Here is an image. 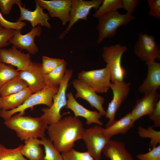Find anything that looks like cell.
<instances>
[{
	"label": "cell",
	"instance_id": "6da1fadb",
	"mask_svg": "<svg viewBox=\"0 0 160 160\" xmlns=\"http://www.w3.org/2000/svg\"><path fill=\"white\" fill-rule=\"evenodd\" d=\"M46 130L49 139L61 153L73 148L76 141L83 139L85 131L81 121L71 115L48 125Z\"/></svg>",
	"mask_w": 160,
	"mask_h": 160
},
{
	"label": "cell",
	"instance_id": "7a4b0ae2",
	"mask_svg": "<svg viewBox=\"0 0 160 160\" xmlns=\"http://www.w3.org/2000/svg\"><path fill=\"white\" fill-rule=\"evenodd\" d=\"M4 124L8 128L14 130L20 140L33 138L44 137L48 126L46 121L41 116L33 117L16 113L7 120Z\"/></svg>",
	"mask_w": 160,
	"mask_h": 160
},
{
	"label": "cell",
	"instance_id": "3957f363",
	"mask_svg": "<svg viewBox=\"0 0 160 160\" xmlns=\"http://www.w3.org/2000/svg\"><path fill=\"white\" fill-rule=\"evenodd\" d=\"M73 74L72 69H67L59 86V90L53 97L52 105L50 107L44 108L41 109L43 114L40 116L46 121L48 125L57 122L62 118L63 115L69 113L68 112L61 115L60 111L66 105V91L68 82Z\"/></svg>",
	"mask_w": 160,
	"mask_h": 160
},
{
	"label": "cell",
	"instance_id": "277c9868",
	"mask_svg": "<svg viewBox=\"0 0 160 160\" xmlns=\"http://www.w3.org/2000/svg\"><path fill=\"white\" fill-rule=\"evenodd\" d=\"M59 88V87H46L41 91L32 94L21 105L16 108L10 110H0V117L6 121L17 113L24 115L26 109L32 108L37 105L43 104L50 107L53 103V97L58 92Z\"/></svg>",
	"mask_w": 160,
	"mask_h": 160
},
{
	"label": "cell",
	"instance_id": "5b68a950",
	"mask_svg": "<svg viewBox=\"0 0 160 160\" xmlns=\"http://www.w3.org/2000/svg\"><path fill=\"white\" fill-rule=\"evenodd\" d=\"M135 18L132 15L121 14L117 11L98 19L97 27L98 33L97 42L100 44L105 39L113 37L119 27L128 24Z\"/></svg>",
	"mask_w": 160,
	"mask_h": 160
},
{
	"label": "cell",
	"instance_id": "8992f818",
	"mask_svg": "<svg viewBox=\"0 0 160 160\" xmlns=\"http://www.w3.org/2000/svg\"><path fill=\"white\" fill-rule=\"evenodd\" d=\"M127 50L126 46L120 44L103 48L102 57L109 67L112 82L115 81L124 80L126 71L122 66L121 58Z\"/></svg>",
	"mask_w": 160,
	"mask_h": 160
},
{
	"label": "cell",
	"instance_id": "52a82bcc",
	"mask_svg": "<svg viewBox=\"0 0 160 160\" xmlns=\"http://www.w3.org/2000/svg\"><path fill=\"white\" fill-rule=\"evenodd\" d=\"M77 78L96 93H105L110 88L111 75L107 64L105 67L100 69L82 71L79 73Z\"/></svg>",
	"mask_w": 160,
	"mask_h": 160
},
{
	"label": "cell",
	"instance_id": "ba28073f",
	"mask_svg": "<svg viewBox=\"0 0 160 160\" xmlns=\"http://www.w3.org/2000/svg\"><path fill=\"white\" fill-rule=\"evenodd\" d=\"M136 55L145 64L160 59V48L153 35L140 33L134 47Z\"/></svg>",
	"mask_w": 160,
	"mask_h": 160
},
{
	"label": "cell",
	"instance_id": "9c48e42d",
	"mask_svg": "<svg viewBox=\"0 0 160 160\" xmlns=\"http://www.w3.org/2000/svg\"><path fill=\"white\" fill-rule=\"evenodd\" d=\"M104 128L97 125L85 129L83 138L89 154L94 160H101V153L110 139L104 134Z\"/></svg>",
	"mask_w": 160,
	"mask_h": 160
},
{
	"label": "cell",
	"instance_id": "30bf717a",
	"mask_svg": "<svg viewBox=\"0 0 160 160\" xmlns=\"http://www.w3.org/2000/svg\"><path fill=\"white\" fill-rule=\"evenodd\" d=\"M103 0H71L70 20L66 29L59 35L60 39H63L74 24L80 20L87 21L90 10L94 8L97 9Z\"/></svg>",
	"mask_w": 160,
	"mask_h": 160
},
{
	"label": "cell",
	"instance_id": "8fae6325",
	"mask_svg": "<svg viewBox=\"0 0 160 160\" xmlns=\"http://www.w3.org/2000/svg\"><path fill=\"white\" fill-rule=\"evenodd\" d=\"M131 83H127L124 80L115 81L111 82L110 88L113 93V97L108 103L105 116L108 119L105 127H107L115 121L116 114L121 103L125 100L129 92Z\"/></svg>",
	"mask_w": 160,
	"mask_h": 160
},
{
	"label": "cell",
	"instance_id": "7c38bea8",
	"mask_svg": "<svg viewBox=\"0 0 160 160\" xmlns=\"http://www.w3.org/2000/svg\"><path fill=\"white\" fill-rule=\"evenodd\" d=\"M41 33L40 25L32 28L29 32L24 34H22L21 30H15L9 42L17 49L26 50L30 55H35L39 52L38 48L35 42V38L39 36Z\"/></svg>",
	"mask_w": 160,
	"mask_h": 160
},
{
	"label": "cell",
	"instance_id": "4fadbf2b",
	"mask_svg": "<svg viewBox=\"0 0 160 160\" xmlns=\"http://www.w3.org/2000/svg\"><path fill=\"white\" fill-rule=\"evenodd\" d=\"M72 83L76 91L75 95L76 98H80L86 100L92 107L97 109L102 116L105 115L106 111L103 107L105 103L104 97L97 95L89 86L78 79H74Z\"/></svg>",
	"mask_w": 160,
	"mask_h": 160
},
{
	"label": "cell",
	"instance_id": "5bb4252c",
	"mask_svg": "<svg viewBox=\"0 0 160 160\" xmlns=\"http://www.w3.org/2000/svg\"><path fill=\"white\" fill-rule=\"evenodd\" d=\"M18 76L26 82L32 94L46 87L41 63L32 62L28 69L19 71Z\"/></svg>",
	"mask_w": 160,
	"mask_h": 160
},
{
	"label": "cell",
	"instance_id": "9a60e30c",
	"mask_svg": "<svg viewBox=\"0 0 160 160\" xmlns=\"http://www.w3.org/2000/svg\"><path fill=\"white\" fill-rule=\"evenodd\" d=\"M35 1L43 9L47 10L50 17L59 19L63 25L69 22L71 0H36Z\"/></svg>",
	"mask_w": 160,
	"mask_h": 160
},
{
	"label": "cell",
	"instance_id": "2e32d148",
	"mask_svg": "<svg viewBox=\"0 0 160 160\" xmlns=\"http://www.w3.org/2000/svg\"><path fill=\"white\" fill-rule=\"evenodd\" d=\"M0 57L2 63L16 67L18 71L28 69L33 62L30 54H25L13 46L0 49Z\"/></svg>",
	"mask_w": 160,
	"mask_h": 160
},
{
	"label": "cell",
	"instance_id": "e0dca14e",
	"mask_svg": "<svg viewBox=\"0 0 160 160\" xmlns=\"http://www.w3.org/2000/svg\"><path fill=\"white\" fill-rule=\"evenodd\" d=\"M36 8L33 11H31L23 7L21 4L17 5L20 9V15L17 21L26 20L29 22L32 28L37 25L44 27L47 28H51L50 24L48 22L50 19L48 14L44 12L43 9L36 1Z\"/></svg>",
	"mask_w": 160,
	"mask_h": 160
},
{
	"label": "cell",
	"instance_id": "ac0fdd59",
	"mask_svg": "<svg viewBox=\"0 0 160 160\" xmlns=\"http://www.w3.org/2000/svg\"><path fill=\"white\" fill-rule=\"evenodd\" d=\"M67 104L65 108L71 110L74 116L83 117L86 120V123L89 125L93 123L102 126L103 122L100 120L102 115L96 111H92L84 107L76 100L71 92L66 93Z\"/></svg>",
	"mask_w": 160,
	"mask_h": 160
},
{
	"label": "cell",
	"instance_id": "d6986e66",
	"mask_svg": "<svg viewBox=\"0 0 160 160\" xmlns=\"http://www.w3.org/2000/svg\"><path fill=\"white\" fill-rule=\"evenodd\" d=\"M160 94L156 89L145 94L143 97L136 101V104L131 112L134 121L146 115H149L158 101L160 99Z\"/></svg>",
	"mask_w": 160,
	"mask_h": 160
},
{
	"label": "cell",
	"instance_id": "ffe728a7",
	"mask_svg": "<svg viewBox=\"0 0 160 160\" xmlns=\"http://www.w3.org/2000/svg\"><path fill=\"white\" fill-rule=\"evenodd\" d=\"M148 67L146 79L139 87L141 94H146L160 89V63L156 61L145 64Z\"/></svg>",
	"mask_w": 160,
	"mask_h": 160
},
{
	"label": "cell",
	"instance_id": "44dd1931",
	"mask_svg": "<svg viewBox=\"0 0 160 160\" xmlns=\"http://www.w3.org/2000/svg\"><path fill=\"white\" fill-rule=\"evenodd\" d=\"M102 152L111 160H134L122 142L110 139Z\"/></svg>",
	"mask_w": 160,
	"mask_h": 160
},
{
	"label": "cell",
	"instance_id": "7402d4cb",
	"mask_svg": "<svg viewBox=\"0 0 160 160\" xmlns=\"http://www.w3.org/2000/svg\"><path fill=\"white\" fill-rule=\"evenodd\" d=\"M135 122L131 112L129 113L119 120H115L108 127L104 128L103 133L109 139L118 134H125L133 127Z\"/></svg>",
	"mask_w": 160,
	"mask_h": 160
},
{
	"label": "cell",
	"instance_id": "603a6c76",
	"mask_svg": "<svg viewBox=\"0 0 160 160\" xmlns=\"http://www.w3.org/2000/svg\"><path fill=\"white\" fill-rule=\"evenodd\" d=\"M32 94L28 87L22 91L7 96H0V110H13L21 105Z\"/></svg>",
	"mask_w": 160,
	"mask_h": 160
},
{
	"label": "cell",
	"instance_id": "cb8c5ba5",
	"mask_svg": "<svg viewBox=\"0 0 160 160\" xmlns=\"http://www.w3.org/2000/svg\"><path fill=\"white\" fill-rule=\"evenodd\" d=\"M24 141V144H22L20 150L24 157L29 160H43L44 154L41 146L40 140L31 138Z\"/></svg>",
	"mask_w": 160,
	"mask_h": 160
},
{
	"label": "cell",
	"instance_id": "d4e9b609",
	"mask_svg": "<svg viewBox=\"0 0 160 160\" xmlns=\"http://www.w3.org/2000/svg\"><path fill=\"white\" fill-rule=\"evenodd\" d=\"M68 63L65 61L52 71L44 74L46 87H59L65 74Z\"/></svg>",
	"mask_w": 160,
	"mask_h": 160
},
{
	"label": "cell",
	"instance_id": "484cf974",
	"mask_svg": "<svg viewBox=\"0 0 160 160\" xmlns=\"http://www.w3.org/2000/svg\"><path fill=\"white\" fill-rule=\"evenodd\" d=\"M27 87L26 82L18 75L1 87L0 89V96H6L17 93Z\"/></svg>",
	"mask_w": 160,
	"mask_h": 160
},
{
	"label": "cell",
	"instance_id": "4316f807",
	"mask_svg": "<svg viewBox=\"0 0 160 160\" xmlns=\"http://www.w3.org/2000/svg\"><path fill=\"white\" fill-rule=\"evenodd\" d=\"M121 9H122V0H103L101 5L92 16L98 19Z\"/></svg>",
	"mask_w": 160,
	"mask_h": 160
},
{
	"label": "cell",
	"instance_id": "83f0119b",
	"mask_svg": "<svg viewBox=\"0 0 160 160\" xmlns=\"http://www.w3.org/2000/svg\"><path fill=\"white\" fill-rule=\"evenodd\" d=\"M40 140L41 145L44 149L43 160H63L61 154L49 139L44 137L41 138Z\"/></svg>",
	"mask_w": 160,
	"mask_h": 160
},
{
	"label": "cell",
	"instance_id": "f1b7e54d",
	"mask_svg": "<svg viewBox=\"0 0 160 160\" xmlns=\"http://www.w3.org/2000/svg\"><path fill=\"white\" fill-rule=\"evenodd\" d=\"M153 127V126H149L145 129L139 126L138 128V133L141 137L151 139L150 149L160 144V131L155 130Z\"/></svg>",
	"mask_w": 160,
	"mask_h": 160
},
{
	"label": "cell",
	"instance_id": "f546056e",
	"mask_svg": "<svg viewBox=\"0 0 160 160\" xmlns=\"http://www.w3.org/2000/svg\"><path fill=\"white\" fill-rule=\"evenodd\" d=\"M21 145L14 148H8L0 144V160H28L21 153Z\"/></svg>",
	"mask_w": 160,
	"mask_h": 160
},
{
	"label": "cell",
	"instance_id": "4dcf8cb0",
	"mask_svg": "<svg viewBox=\"0 0 160 160\" xmlns=\"http://www.w3.org/2000/svg\"><path fill=\"white\" fill-rule=\"evenodd\" d=\"M19 71L13 66L0 63V89L7 82L18 75Z\"/></svg>",
	"mask_w": 160,
	"mask_h": 160
},
{
	"label": "cell",
	"instance_id": "1f68e13d",
	"mask_svg": "<svg viewBox=\"0 0 160 160\" xmlns=\"http://www.w3.org/2000/svg\"><path fill=\"white\" fill-rule=\"evenodd\" d=\"M65 61V60L61 59L43 56L41 66L43 73L44 74L49 73L63 63Z\"/></svg>",
	"mask_w": 160,
	"mask_h": 160
},
{
	"label": "cell",
	"instance_id": "d6a6232c",
	"mask_svg": "<svg viewBox=\"0 0 160 160\" xmlns=\"http://www.w3.org/2000/svg\"><path fill=\"white\" fill-rule=\"evenodd\" d=\"M63 160H94L87 152H81L73 148L69 151L61 153Z\"/></svg>",
	"mask_w": 160,
	"mask_h": 160
},
{
	"label": "cell",
	"instance_id": "836d02e7",
	"mask_svg": "<svg viewBox=\"0 0 160 160\" xmlns=\"http://www.w3.org/2000/svg\"><path fill=\"white\" fill-rule=\"evenodd\" d=\"M26 24L23 21L12 22L6 20L0 11V25L4 28L15 30H21Z\"/></svg>",
	"mask_w": 160,
	"mask_h": 160
},
{
	"label": "cell",
	"instance_id": "e575fe53",
	"mask_svg": "<svg viewBox=\"0 0 160 160\" xmlns=\"http://www.w3.org/2000/svg\"><path fill=\"white\" fill-rule=\"evenodd\" d=\"M15 30L6 29L0 25V49L9 45V41L14 34Z\"/></svg>",
	"mask_w": 160,
	"mask_h": 160
},
{
	"label": "cell",
	"instance_id": "d590c367",
	"mask_svg": "<svg viewBox=\"0 0 160 160\" xmlns=\"http://www.w3.org/2000/svg\"><path fill=\"white\" fill-rule=\"evenodd\" d=\"M137 157L139 160H160V145L153 148L147 153L137 154Z\"/></svg>",
	"mask_w": 160,
	"mask_h": 160
},
{
	"label": "cell",
	"instance_id": "8d00e7d4",
	"mask_svg": "<svg viewBox=\"0 0 160 160\" xmlns=\"http://www.w3.org/2000/svg\"><path fill=\"white\" fill-rule=\"evenodd\" d=\"M22 4L21 0H0V11L4 15H7L14 4Z\"/></svg>",
	"mask_w": 160,
	"mask_h": 160
},
{
	"label": "cell",
	"instance_id": "74e56055",
	"mask_svg": "<svg viewBox=\"0 0 160 160\" xmlns=\"http://www.w3.org/2000/svg\"><path fill=\"white\" fill-rule=\"evenodd\" d=\"M149 10L148 15L159 19H160V0H148Z\"/></svg>",
	"mask_w": 160,
	"mask_h": 160
},
{
	"label": "cell",
	"instance_id": "f35d334b",
	"mask_svg": "<svg viewBox=\"0 0 160 160\" xmlns=\"http://www.w3.org/2000/svg\"><path fill=\"white\" fill-rule=\"evenodd\" d=\"M149 117L153 122V127H160V99L157 102L153 110L149 115Z\"/></svg>",
	"mask_w": 160,
	"mask_h": 160
},
{
	"label": "cell",
	"instance_id": "ab89813d",
	"mask_svg": "<svg viewBox=\"0 0 160 160\" xmlns=\"http://www.w3.org/2000/svg\"><path fill=\"white\" fill-rule=\"evenodd\" d=\"M122 9L127 11V15H132V14L138 4V0H122Z\"/></svg>",
	"mask_w": 160,
	"mask_h": 160
},
{
	"label": "cell",
	"instance_id": "60d3db41",
	"mask_svg": "<svg viewBox=\"0 0 160 160\" xmlns=\"http://www.w3.org/2000/svg\"><path fill=\"white\" fill-rule=\"evenodd\" d=\"M2 63V61H1V57H0V63Z\"/></svg>",
	"mask_w": 160,
	"mask_h": 160
}]
</instances>
